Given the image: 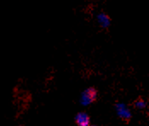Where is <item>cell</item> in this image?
Here are the masks:
<instances>
[{"mask_svg":"<svg viewBox=\"0 0 149 126\" xmlns=\"http://www.w3.org/2000/svg\"><path fill=\"white\" fill-rule=\"evenodd\" d=\"M97 98H98V90L94 87H90L85 89L81 93L79 102L82 106L86 107L96 102Z\"/></svg>","mask_w":149,"mask_h":126,"instance_id":"6da1fadb","label":"cell"},{"mask_svg":"<svg viewBox=\"0 0 149 126\" xmlns=\"http://www.w3.org/2000/svg\"><path fill=\"white\" fill-rule=\"evenodd\" d=\"M114 109L117 116L122 120L123 123L128 125L132 118V113L130 109L125 103L117 102L114 104Z\"/></svg>","mask_w":149,"mask_h":126,"instance_id":"7a4b0ae2","label":"cell"},{"mask_svg":"<svg viewBox=\"0 0 149 126\" xmlns=\"http://www.w3.org/2000/svg\"><path fill=\"white\" fill-rule=\"evenodd\" d=\"M96 22L100 27H102V29H107L111 26V18L105 12H100L97 14Z\"/></svg>","mask_w":149,"mask_h":126,"instance_id":"3957f363","label":"cell"},{"mask_svg":"<svg viewBox=\"0 0 149 126\" xmlns=\"http://www.w3.org/2000/svg\"><path fill=\"white\" fill-rule=\"evenodd\" d=\"M75 124L78 126L91 125V117L85 112H80L75 116Z\"/></svg>","mask_w":149,"mask_h":126,"instance_id":"277c9868","label":"cell"},{"mask_svg":"<svg viewBox=\"0 0 149 126\" xmlns=\"http://www.w3.org/2000/svg\"><path fill=\"white\" fill-rule=\"evenodd\" d=\"M132 107H133L136 110L143 111V110H145V109L148 107V102H147V101H146L143 97L139 96L138 98H136V99L133 102Z\"/></svg>","mask_w":149,"mask_h":126,"instance_id":"5b68a950","label":"cell"},{"mask_svg":"<svg viewBox=\"0 0 149 126\" xmlns=\"http://www.w3.org/2000/svg\"><path fill=\"white\" fill-rule=\"evenodd\" d=\"M89 126H96V125H89Z\"/></svg>","mask_w":149,"mask_h":126,"instance_id":"8992f818","label":"cell"}]
</instances>
